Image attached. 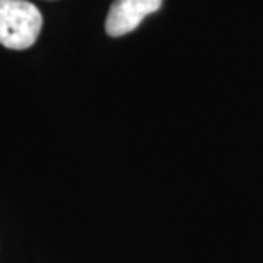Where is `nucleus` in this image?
Instances as JSON below:
<instances>
[{
    "label": "nucleus",
    "instance_id": "f257e3e1",
    "mask_svg": "<svg viewBox=\"0 0 263 263\" xmlns=\"http://www.w3.org/2000/svg\"><path fill=\"white\" fill-rule=\"evenodd\" d=\"M43 17L36 5L26 0H0V45L26 50L38 40Z\"/></svg>",
    "mask_w": 263,
    "mask_h": 263
},
{
    "label": "nucleus",
    "instance_id": "f03ea898",
    "mask_svg": "<svg viewBox=\"0 0 263 263\" xmlns=\"http://www.w3.org/2000/svg\"><path fill=\"white\" fill-rule=\"evenodd\" d=\"M161 5L162 0H115L106 17V33L113 38L132 33Z\"/></svg>",
    "mask_w": 263,
    "mask_h": 263
}]
</instances>
